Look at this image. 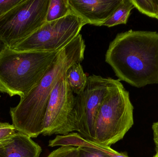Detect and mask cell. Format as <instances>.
<instances>
[{
	"instance_id": "6da1fadb",
	"label": "cell",
	"mask_w": 158,
	"mask_h": 157,
	"mask_svg": "<svg viewBox=\"0 0 158 157\" xmlns=\"http://www.w3.org/2000/svg\"><path fill=\"white\" fill-rule=\"evenodd\" d=\"M105 61L120 81L136 88L158 84V32L119 33L110 43Z\"/></svg>"
},
{
	"instance_id": "7a4b0ae2",
	"label": "cell",
	"mask_w": 158,
	"mask_h": 157,
	"mask_svg": "<svg viewBox=\"0 0 158 157\" xmlns=\"http://www.w3.org/2000/svg\"><path fill=\"white\" fill-rule=\"evenodd\" d=\"M85 45L81 34L62 49L40 83L16 107L10 108L12 122L18 131L30 138L42 134L50 96L58 80L75 63L84 59Z\"/></svg>"
},
{
	"instance_id": "3957f363",
	"label": "cell",
	"mask_w": 158,
	"mask_h": 157,
	"mask_svg": "<svg viewBox=\"0 0 158 157\" xmlns=\"http://www.w3.org/2000/svg\"><path fill=\"white\" fill-rule=\"evenodd\" d=\"M62 49L55 51L0 50V92L25 97L41 81Z\"/></svg>"
},
{
	"instance_id": "277c9868",
	"label": "cell",
	"mask_w": 158,
	"mask_h": 157,
	"mask_svg": "<svg viewBox=\"0 0 158 157\" xmlns=\"http://www.w3.org/2000/svg\"><path fill=\"white\" fill-rule=\"evenodd\" d=\"M134 107L121 83L102 101L95 120V142L110 147L123 139L134 124Z\"/></svg>"
},
{
	"instance_id": "5b68a950",
	"label": "cell",
	"mask_w": 158,
	"mask_h": 157,
	"mask_svg": "<svg viewBox=\"0 0 158 157\" xmlns=\"http://www.w3.org/2000/svg\"><path fill=\"white\" fill-rule=\"evenodd\" d=\"M50 0H23L0 18V41L12 48L46 22Z\"/></svg>"
},
{
	"instance_id": "8992f818",
	"label": "cell",
	"mask_w": 158,
	"mask_h": 157,
	"mask_svg": "<svg viewBox=\"0 0 158 157\" xmlns=\"http://www.w3.org/2000/svg\"><path fill=\"white\" fill-rule=\"evenodd\" d=\"M120 81L92 75L87 77L83 91L75 98L73 113L75 130L85 139L95 142V120L105 98Z\"/></svg>"
},
{
	"instance_id": "52a82bcc",
	"label": "cell",
	"mask_w": 158,
	"mask_h": 157,
	"mask_svg": "<svg viewBox=\"0 0 158 157\" xmlns=\"http://www.w3.org/2000/svg\"><path fill=\"white\" fill-rule=\"evenodd\" d=\"M85 25L82 18L72 12L60 19L45 22L11 48L18 51L59 50L77 38Z\"/></svg>"
},
{
	"instance_id": "ba28073f",
	"label": "cell",
	"mask_w": 158,
	"mask_h": 157,
	"mask_svg": "<svg viewBox=\"0 0 158 157\" xmlns=\"http://www.w3.org/2000/svg\"><path fill=\"white\" fill-rule=\"evenodd\" d=\"M75 98L67 82L65 73L51 93L44 121L43 135H64L76 131L73 119Z\"/></svg>"
},
{
	"instance_id": "9c48e42d",
	"label": "cell",
	"mask_w": 158,
	"mask_h": 157,
	"mask_svg": "<svg viewBox=\"0 0 158 157\" xmlns=\"http://www.w3.org/2000/svg\"><path fill=\"white\" fill-rule=\"evenodd\" d=\"M122 0H69L73 13L86 24L101 26L110 17Z\"/></svg>"
},
{
	"instance_id": "30bf717a",
	"label": "cell",
	"mask_w": 158,
	"mask_h": 157,
	"mask_svg": "<svg viewBox=\"0 0 158 157\" xmlns=\"http://www.w3.org/2000/svg\"><path fill=\"white\" fill-rule=\"evenodd\" d=\"M59 146L77 147L79 157H130L126 153H119L110 147L84 139L77 133L57 135L53 140L49 141V147Z\"/></svg>"
},
{
	"instance_id": "8fae6325",
	"label": "cell",
	"mask_w": 158,
	"mask_h": 157,
	"mask_svg": "<svg viewBox=\"0 0 158 157\" xmlns=\"http://www.w3.org/2000/svg\"><path fill=\"white\" fill-rule=\"evenodd\" d=\"M42 151L31 138L19 132L0 142V157H40Z\"/></svg>"
},
{
	"instance_id": "7c38bea8",
	"label": "cell",
	"mask_w": 158,
	"mask_h": 157,
	"mask_svg": "<svg viewBox=\"0 0 158 157\" xmlns=\"http://www.w3.org/2000/svg\"><path fill=\"white\" fill-rule=\"evenodd\" d=\"M66 80L72 92L77 95L83 91L86 86L87 77L84 72L81 63H75L67 71Z\"/></svg>"
},
{
	"instance_id": "4fadbf2b",
	"label": "cell",
	"mask_w": 158,
	"mask_h": 157,
	"mask_svg": "<svg viewBox=\"0 0 158 157\" xmlns=\"http://www.w3.org/2000/svg\"><path fill=\"white\" fill-rule=\"evenodd\" d=\"M135 7L132 0H122L113 14L102 26L111 27L120 24H126L131 11Z\"/></svg>"
},
{
	"instance_id": "5bb4252c",
	"label": "cell",
	"mask_w": 158,
	"mask_h": 157,
	"mask_svg": "<svg viewBox=\"0 0 158 157\" xmlns=\"http://www.w3.org/2000/svg\"><path fill=\"white\" fill-rule=\"evenodd\" d=\"M69 0H50L46 22L54 21L72 13Z\"/></svg>"
},
{
	"instance_id": "9a60e30c",
	"label": "cell",
	"mask_w": 158,
	"mask_h": 157,
	"mask_svg": "<svg viewBox=\"0 0 158 157\" xmlns=\"http://www.w3.org/2000/svg\"><path fill=\"white\" fill-rule=\"evenodd\" d=\"M135 7L141 13L158 19V0H132Z\"/></svg>"
},
{
	"instance_id": "2e32d148",
	"label": "cell",
	"mask_w": 158,
	"mask_h": 157,
	"mask_svg": "<svg viewBox=\"0 0 158 157\" xmlns=\"http://www.w3.org/2000/svg\"><path fill=\"white\" fill-rule=\"evenodd\" d=\"M47 157H79L77 148L71 146H61Z\"/></svg>"
},
{
	"instance_id": "e0dca14e",
	"label": "cell",
	"mask_w": 158,
	"mask_h": 157,
	"mask_svg": "<svg viewBox=\"0 0 158 157\" xmlns=\"http://www.w3.org/2000/svg\"><path fill=\"white\" fill-rule=\"evenodd\" d=\"M18 132L13 124L0 122V142L12 137Z\"/></svg>"
},
{
	"instance_id": "ac0fdd59",
	"label": "cell",
	"mask_w": 158,
	"mask_h": 157,
	"mask_svg": "<svg viewBox=\"0 0 158 157\" xmlns=\"http://www.w3.org/2000/svg\"><path fill=\"white\" fill-rule=\"evenodd\" d=\"M23 0H2L0 1V18L15 6L23 2Z\"/></svg>"
},
{
	"instance_id": "d6986e66",
	"label": "cell",
	"mask_w": 158,
	"mask_h": 157,
	"mask_svg": "<svg viewBox=\"0 0 158 157\" xmlns=\"http://www.w3.org/2000/svg\"><path fill=\"white\" fill-rule=\"evenodd\" d=\"M154 141L156 145V148L158 149V121L154 123L152 125Z\"/></svg>"
},
{
	"instance_id": "ffe728a7",
	"label": "cell",
	"mask_w": 158,
	"mask_h": 157,
	"mask_svg": "<svg viewBox=\"0 0 158 157\" xmlns=\"http://www.w3.org/2000/svg\"><path fill=\"white\" fill-rule=\"evenodd\" d=\"M156 154L153 157H158V149L156 148Z\"/></svg>"
},
{
	"instance_id": "44dd1931",
	"label": "cell",
	"mask_w": 158,
	"mask_h": 157,
	"mask_svg": "<svg viewBox=\"0 0 158 157\" xmlns=\"http://www.w3.org/2000/svg\"><path fill=\"white\" fill-rule=\"evenodd\" d=\"M0 97H1V96H0Z\"/></svg>"
},
{
	"instance_id": "7402d4cb",
	"label": "cell",
	"mask_w": 158,
	"mask_h": 157,
	"mask_svg": "<svg viewBox=\"0 0 158 157\" xmlns=\"http://www.w3.org/2000/svg\"></svg>"
}]
</instances>
